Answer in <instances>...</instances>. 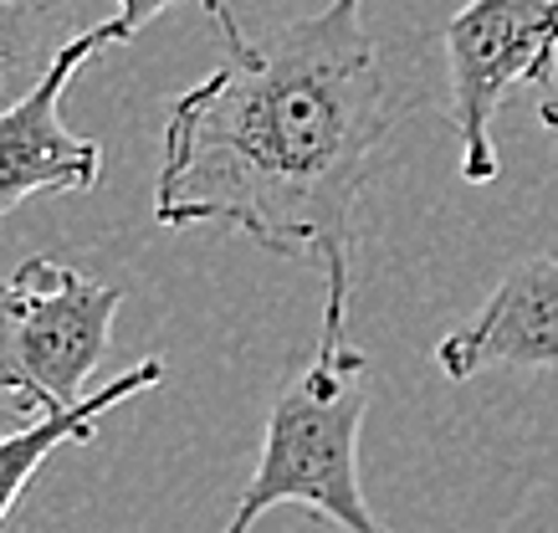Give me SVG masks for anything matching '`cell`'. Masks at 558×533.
<instances>
[{
    "label": "cell",
    "mask_w": 558,
    "mask_h": 533,
    "mask_svg": "<svg viewBox=\"0 0 558 533\" xmlns=\"http://www.w3.org/2000/svg\"><path fill=\"white\" fill-rule=\"evenodd\" d=\"M11 282L21 303V375L32 385L36 415L87 400V379L108 354L123 288L93 282L57 257H26Z\"/></svg>",
    "instance_id": "obj_4"
},
{
    "label": "cell",
    "mask_w": 558,
    "mask_h": 533,
    "mask_svg": "<svg viewBox=\"0 0 558 533\" xmlns=\"http://www.w3.org/2000/svg\"><path fill=\"white\" fill-rule=\"evenodd\" d=\"M395 129L364 0H328L282 32L226 41V62L165 119L159 226H231L323 272V308L349 313L354 210Z\"/></svg>",
    "instance_id": "obj_1"
},
{
    "label": "cell",
    "mask_w": 558,
    "mask_h": 533,
    "mask_svg": "<svg viewBox=\"0 0 558 533\" xmlns=\"http://www.w3.org/2000/svg\"><path fill=\"white\" fill-rule=\"evenodd\" d=\"M159 379H165V360H144L134 370H123L119 379H108L87 400H77V405L47 411V415H36V421H26V426H16L11 436H0V523L11 518V508L32 487V477L41 472V462H47L51 451H62L68 441H93L102 415L119 411L123 400L154 390Z\"/></svg>",
    "instance_id": "obj_7"
},
{
    "label": "cell",
    "mask_w": 558,
    "mask_h": 533,
    "mask_svg": "<svg viewBox=\"0 0 558 533\" xmlns=\"http://www.w3.org/2000/svg\"><path fill=\"white\" fill-rule=\"evenodd\" d=\"M16 334H21V303H16V282L5 277L0 282V385H5V396L21 400V411H32V385L21 375V349H16Z\"/></svg>",
    "instance_id": "obj_8"
},
{
    "label": "cell",
    "mask_w": 558,
    "mask_h": 533,
    "mask_svg": "<svg viewBox=\"0 0 558 533\" xmlns=\"http://www.w3.org/2000/svg\"><path fill=\"white\" fill-rule=\"evenodd\" d=\"M538 123H543V129H558V72H554V83L543 87V104H538Z\"/></svg>",
    "instance_id": "obj_11"
},
{
    "label": "cell",
    "mask_w": 558,
    "mask_h": 533,
    "mask_svg": "<svg viewBox=\"0 0 558 533\" xmlns=\"http://www.w3.org/2000/svg\"><path fill=\"white\" fill-rule=\"evenodd\" d=\"M0 400H11V396H5V385H0Z\"/></svg>",
    "instance_id": "obj_12"
},
{
    "label": "cell",
    "mask_w": 558,
    "mask_h": 533,
    "mask_svg": "<svg viewBox=\"0 0 558 533\" xmlns=\"http://www.w3.org/2000/svg\"><path fill=\"white\" fill-rule=\"evenodd\" d=\"M102 47H119L113 21L68 36L41 68V77L21 93L16 104L0 108V216H11L21 201H32L41 190L83 195V190L98 185L102 149L93 138H77L62 123V98H68L77 68L93 62Z\"/></svg>",
    "instance_id": "obj_5"
},
{
    "label": "cell",
    "mask_w": 558,
    "mask_h": 533,
    "mask_svg": "<svg viewBox=\"0 0 558 533\" xmlns=\"http://www.w3.org/2000/svg\"><path fill=\"white\" fill-rule=\"evenodd\" d=\"M369 411V354L349 344L343 313L323 308L318 349L277 390L252 482L226 533H246L267 508L298 502L343 533H385L359 482V431Z\"/></svg>",
    "instance_id": "obj_2"
},
{
    "label": "cell",
    "mask_w": 558,
    "mask_h": 533,
    "mask_svg": "<svg viewBox=\"0 0 558 533\" xmlns=\"http://www.w3.org/2000/svg\"><path fill=\"white\" fill-rule=\"evenodd\" d=\"M451 129L461 138V180H497L492 123L518 87H548L558 72V0H466L446 21Z\"/></svg>",
    "instance_id": "obj_3"
},
{
    "label": "cell",
    "mask_w": 558,
    "mask_h": 533,
    "mask_svg": "<svg viewBox=\"0 0 558 533\" xmlns=\"http://www.w3.org/2000/svg\"><path fill=\"white\" fill-rule=\"evenodd\" d=\"M436 364L446 379L558 364V257L512 262L472 324L436 344Z\"/></svg>",
    "instance_id": "obj_6"
},
{
    "label": "cell",
    "mask_w": 558,
    "mask_h": 533,
    "mask_svg": "<svg viewBox=\"0 0 558 533\" xmlns=\"http://www.w3.org/2000/svg\"><path fill=\"white\" fill-rule=\"evenodd\" d=\"M170 5H180V0H119V16H113V26H119V41H134L144 26H149L159 11H170ZM205 5V16L216 21L220 32H226V41H241V26H236V16H231V5L226 0H201Z\"/></svg>",
    "instance_id": "obj_9"
},
{
    "label": "cell",
    "mask_w": 558,
    "mask_h": 533,
    "mask_svg": "<svg viewBox=\"0 0 558 533\" xmlns=\"http://www.w3.org/2000/svg\"><path fill=\"white\" fill-rule=\"evenodd\" d=\"M36 5H47V0H0V83H5V68L16 57V41L32 26Z\"/></svg>",
    "instance_id": "obj_10"
}]
</instances>
